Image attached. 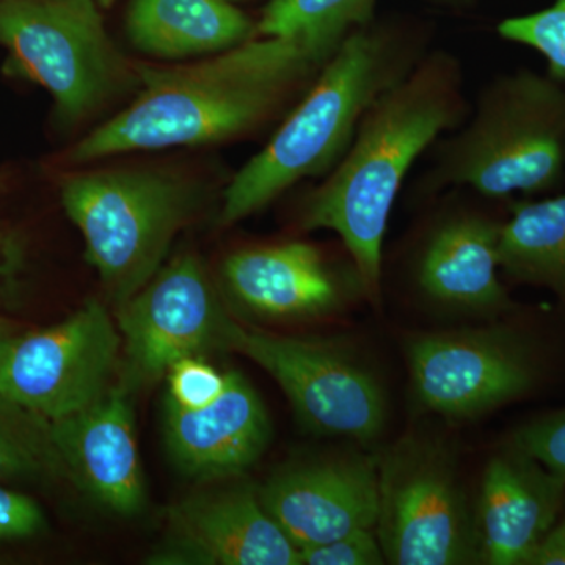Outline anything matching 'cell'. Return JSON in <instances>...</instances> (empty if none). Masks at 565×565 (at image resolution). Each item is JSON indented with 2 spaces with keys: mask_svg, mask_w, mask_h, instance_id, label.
Listing matches in <instances>:
<instances>
[{
  "mask_svg": "<svg viewBox=\"0 0 565 565\" xmlns=\"http://www.w3.org/2000/svg\"><path fill=\"white\" fill-rule=\"evenodd\" d=\"M329 57L299 40L256 36L191 65L136 63L137 98L87 134L68 159L88 163L122 152L202 147L244 136L313 84Z\"/></svg>",
  "mask_w": 565,
  "mask_h": 565,
  "instance_id": "6da1fadb",
  "label": "cell"
},
{
  "mask_svg": "<svg viewBox=\"0 0 565 565\" xmlns=\"http://www.w3.org/2000/svg\"><path fill=\"white\" fill-rule=\"evenodd\" d=\"M455 55L427 52L364 114L348 151L305 200L300 225L340 237L363 296L379 303L384 241L394 202L415 162L470 114Z\"/></svg>",
  "mask_w": 565,
  "mask_h": 565,
  "instance_id": "7a4b0ae2",
  "label": "cell"
},
{
  "mask_svg": "<svg viewBox=\"0 0 565 565\" xmlns=\"http://www.w3.org/2000/svg\"><path fill=\"white\" fill-rule=\"evenodd\" d=\"M426 29L377 21L349 33L327 58L300 103L223 193L222 225L269 206L307 178L340 162L364 114L427 55Z\"/></svg>",
  "mask_w": 565,
  "mask_h": 565,
  "instance_id": "3957f363",
  "label": "cell"
},
{
  "mask_svg": "<svg viewBox=\"0 0 565 565\" xmlns=\"http://www.w3.org/2000/svg\"><path fill=\"white\" fill-rule=\"evenodd\" d=\"M565 172L563 82L519 71L490 82L451 136L437 141L418 195L465 189L487 200L535 195Z\"/></svg>",
  "mask_w": 565,
  "mask_h": 565,
  "instance_id": "277c9868",
  "label": "cell"
},
{
  "mask_svg": "<svg viewBox=\"0 0 565 565\" xmlns=\"http://www.w3.org/2000/svg\"><path fill=\"white\" fill-rule=\"evenodd\" d=\"M62 203L118 307L159 273L174 237L199 211L200 189L163 170H88L65 178Z\"/></svg>",
  "mask_w": 565,
  "mask_h": 565,
  "instance_id": "5b68a950",
  "label": "cell"
},
{
  "mask_svg": "<svg viewBox=\"0 0 565 565\" xmlns=\"http://www.w3.org/2000/svg\"><path fill=\"white\" fill-rule=\"evenodd\" d=\"M0 44L18 73L51 93L66 122L139 88L136 63L115 46L96 0H0Z\"/></svg>",
  "mask_w": 565,
  "mask_h": 565,
  "instance_id": "8992f818",
  "label": "cell"
},
{
  "mask_svg": "<svg viewBox=\"0 0 565 565\" xmlns=\"http://www.w3.org/2000/svg\"><path fill=\"white\" fill-rule=\"evenodd\" d=\"M377 473L375 530L385 563L481 561L478 526L448 446L426 435H407L377 457Z\"/></svg>",
  "mask_w": 565,
  "mask_h": 565,
  "instance_id": "52a82bcc",
  "label": "cell"
},
{
  "mask_svg": "<svg viewBox=\"0 0 565 565\" xmlns=\"http://www.w3.org/2000/svg\"><path fill=\"white\" fill-rule=\"evenodd\" d=\"M223 348L247 356L280 385L297 419L323 437L371 444L385 427L375 375L341 349L248 329L228 318Z\"/></svg>",
  "mask_w": 565,
  "mask_h": 565,
  "instance_id": "ba28073f",
  "label": "cell"
},
{
  "mask_svg": "<svg viewBox=\"0 0 565 565\" xmlns=\"http://www.w3.org/2000/svg\"><path fill=\"white\" fill-rule=\"evenodd\" d=\"M121 337L107 308L90 300L65 321L11 338L0 360V394L54 423L110 388Z\"/></svg>",
  "mask_w": 565,
  "mask_h": 565,
  "instance_id": "9c48e42d",
  "label": "cell"
},
{
  "mask_svg": "<svg viewBox=\"0 0 565 565\" xmlns=\"http://www.w3.org/2000/svg\"><path fill=\"white\" fill-rule=\"evenodd\" d=\"M228 318L202 259L191 253L172 259L118 305L126 359L121 385L129 392L156 384L180 360L223 348Z\"/></svg>",
  "mask_w": 565,
  "mask_h": 565,
  "instance_id": "30bf717a",
  "label": "cell"
},
{
  "mask_svg": "<svg viewBox=\"0 0 565 565\" xmlns=\"http://www.w3.org/2000/svg\"><path fill=\"white\" fill-rule=\"evenodd\" d=\"M415 399L449 419H471L519 399L537 379L533 351L500 327L418 334L407 344Z\"/></svg>",
  "mask_w": 565,
  "mask_h": 565,
  "instance_id": "8fae6325",
  "label": "cell"
},
{
  "mask_svg": "<svg viewBox=\"0 0 565 565\" xmlns=\"http://www.w3.org/2000/svg\"><path fill=\"white\" fill-rule=\"evenodd\" d=\"M258 494L300 552L353 531L374 530L377 459L352 452L288 465L270 476Z\"/></svg>",
  "mask_w": 565,
  "mask_h": 565,
  "instance_id": "7c38bea8",
  "label": "cell"
},
{
  "mask_svg": "<svg viewBox=\"0 0 565 565\" xmlns=\"http://www.w3.org/2000/svg\"><path fill=\"white\" fill-rule=\"evenodd\" d=\"M151 564L300 565V552L250 487L196 494L170 509Z\"/></svg>",
  "mask_w": 565,
  "mask_h": 565,
  "instance_id": "4fadbf2b",
  "label": "cell"
},
{
  "mask_svg": "<svg viewBox=\"0 0 565 565\" xmlns=\"http://www.w3.org/2000/svg\"><path fill=\"white\" fill-rule=\"evenodd\" d=\"M501 225L467 203L448 204L424 234L414 262V280L430 303L473 316H500L514 303L500 280Z\"/></svg>",
  "mask_w": 565,
  "mask_h": 565,
  "instance_id": "5bb4252c",
  "label": "cell"
},
{
  "mask_svg": "<svg viewBox=\"0 0 565 565\" xmlns=\"http://www.w3.org/2000/svg\"><path fill=\"white\" fill-rule=\"evenodd\" d=\"M52 435L66 478L115 514H139L147 492L125 386H110L84 411L52 423Z\"/></svg>",
  "mask_w": 565,
  "mask_h": 565,
  "instance_id": "9a60e30c",
  "label": "cell"
},
{
  "mask_svg": "<svg viewBox=\"0 0 565 565\" xmlns=\"http://www.w3.org/2000/svg\"><path fill=\"white\" fill-rule=\"evenodd\" d=\"M223 280L234 299L262 318L297 321L340 310L349 296H363L359 275H341L313 244L259 245L230 255Z\"/></svg>",
  "mask_w": 565,
  "mask_h": 565,
  "instance_id": "2e32d148",
  "label": "cell"
},
{
  "mask_svg": "<svg viewBox=\"0 0 565 565\" xmlns=\"http://www.w3.org/2000/svg\"><path fill=\"white\" fill-rule=\"evenodd\" d=\"M565 504V476L509 446L487 465L479 497L482 563L530 565Z\"/></svg>",
  "mask_w": 565,
  "mask_h": 565,
  "instance_id": "e0dca14e",
  "label": "cell"
},
{
  "mask_svg": "<svg viewBox=\"0 0 565 565\" xmlns=\"http://www.w3.org/2000/svg\"><path fill=\"white\" fill-rule=\"evenodd\" d=\"M273 435L262 397L243 374L230 371L214 403L188 411L166 399L163 438L170 459L191 478L243 473L266 451Z\"/></svg>",
  "mask_w": 565,
  "mask_h": 565,
  "instance_id": "ac0fdd59",
  "label": "cell"
},
{
  "mask_svg": "<svg viewBox=\"0 0 565 565\" xmlns=\"http://www.w3.org/2000/svg\"><path fill=\"white\" fill-rule=\"evenodd\" d=\"M126 33L136 50L162 61L221 54L258 36L232 0H132Z\"/></svg>",
  "mask_w": 565,
  "mask_h": 565,
  "instance_id": "d6986e66",
  "label": "cell"
},
{
  "mask_svg": "<svg viewBox=\"0 0 565 565\" xmlns=\"http://www.w3.org/2000/svg\"><path fill=\"white\" fill-rule=\"evenodd\" d=\"M500 269L509 278L541 286L565 300V193L512 206L501 225Z\"/></svg>",
  "mask_w": 565,
  "mask_h": 565,
  "instance_id": "ffe728a7",
  "label": "cell"
},
{
  "mask_svg": "<svg viewBox=\"0 0 565 565\" xmlns=\"http://www.w3.org/2000/svg\"><path fill=\"white\" fill-rule=\"evenodd\" d=\"M377 0H270L256 22L258 36L302 41L332 55L341 41L375 20Z\"/></svg>",
  "mask_w": 565,
  "mask_h": 565,
  "instance_id": "44dd1931",
  "label": "cell"
},
{
  "mask_svg": "<svg viewBox=\"0 0 565 565\" xmlns=\"http://www.w3.org/2000/svg\"><path fill=\"white\" fill-rule=\"evenodd\" d=\"M66 478L52 423L0 394V482Z\"/></svg>",
  "mask_w": 565,
  "mask_h": 565,
  "instance_id": "7402d4cb",
  "label": "cell"
},
{
  "mask_svg": "<svg viewBox=\"0 0 565 565\" xmlns=\"http://www.w3.org/2000/svg\"><path fill=\"white\" fill-rule=\"evenodd\" d=\"M498 33L512 43L541 52L548 62L550 76L565 84V0L548 9L504 20Z\"/></svg>",
  "mask_w": 565,
  "mask_h": 565,
  "instance_id": "603a6c76",
  "label": "cell"
},
{
  "mask_svg": "<svg viewBox=\"0 0 565 565\" xmlns=\"http://www.w3.org/2000/svg\"><path fill=\"white\" fill-rule=\"evenodd\" d=\"M166 377L169 382L167 399L188 411H199L214 403L228 382V373L215 370L203 356L180 360Z\"/></svg>",
  "mask_w": 565,
  "mask_h": 565,
  "instance_id": "cb8c5ba5",
  "label": "cell"
},
{
  "mask_svg": "<svg viewBox=\"0 0 565 565\" xmlns=\"http://www.w3.org/2000/svg\"><path fill=\"white\" fill-rule=\"evenodd\" d=\"M512 448L565 476V408L539 416L512 435Z\"/></svg>",
  "mask_w": 565,
  "mask_h": 565,
  "instance_id": "d4e9b609",
  "label": "cell"
},
{
  "mask_svg": "<svg viewBox=\"0 0 565 565\" xmlns=\"http://www.w3.org/2000/svg\"><path fill=\"white\" fill-rule=\"evenodd\" d=\"M384 552L373 530L353 531L326 544L300 550V565H381Z\"/></svg>",
  "mask_w": 565,
  "mask_h": 565,
  "instance_id": "484cf974",
  "label": "cell"
},
{
  "mask_svg": "<svg viewBox=\"0 0 565 565\" xmlns=\"http://www.w3.org/2000/svg\"><path fill=\"white\" fill-rule=\"evenodd\" d=\"M46 526L43 511L28 494L0 486V542L22 541Z\"/></svg>",
  "mask_w": 565,
  "mask_h": 565,
  "instance_id": "4316f807",
  "label": "cell"
},
{
  "mask_svg": "<svg viewBox=\"0 0 565 565\" xmlns=\"http://www.w3.org/2000/svg\"><path fill=\"white\" fill-rule=\"evenodd\" d=\"M530 565H565V516L545 535Z\"/></svg>",
  "mask_w": 565,
  "mask_h": 565,
  "instance_id": "83f0119b",
  "label": "cell"
},
{
  "mask_svg": "<svg viewBox=\"0 0 565 565\" xmlns=\"http://www.w3.org/2000/svg\"><path fill=\"white\" fill-rule=\"evenodd\" d=\"M10 243L6 237L0 236V292H2L3 282L10 270Z\"/></svg>",
  "mask_w": 565,
  "mask_h": 565,
  "instance_id": "f1b7e54d",
  "label": "cell"
},
{
  "mask_svg": "<svg viewBox=\"0 0 565 565\" xmlns=\"http://www.w3.org/2000/svg\"><path fill=\"white\" fill-rule=\"evenodd\" d=\"M11 338L13 337L0 326V360H2L3 353H6L7 348H9Z\"/></svg>",
  "mask_w": 565,
  "mask_h": 565,
  "instance_id": "f546056e",
  "label": "cell"
},
{
  "mask_svg": "<svg viewBox=\"0 0 565 565\" xmlns=\"http://www.w3.org/2000/svg\"><path fill=\"white\" fill-rule=\"evenodd\" d=\"M435 2L448 3V6H467V3H471L473 0H435Z\"/></svg>",
  "mask_w": 565,
  "mask_h": 565,
  "instance_id": "4dcf8cb0",
  "label": "cell"
},
{
  "mask_svg": "<svg viewBox=\"0 0 565 565\" xmlns=\"http://www.w3.org/2000/svg\"><path fill=\"white\" fill-rule=\"evenodd\" d=\"M96 2H98V6L103 7V9H109L117 0H96Z\"/></svg>",
  "mask_w": 565,
  "mask_h": 565,
  "instance_id": "1f68e13d",
  "label": "cell"
},
{
  "mask_svg": "<svg viewBox=\"0 0 565 565\" xmlns=\"http://www.w3.org/2000/svg\"><path fill=\"white\" fill-rule=\"evenodd\" d=\"M232 2H241V0H232Z\"/></svg>",
  "mask_w": 565,
  "mask_h": 565,
  "instance_id": "d6a6232c",
  "label": "cell"
}]
</instances>
